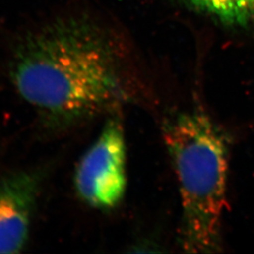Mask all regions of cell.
Returning a JSON list of instances; mask_svg holds the SVG:
<instances>
[{"instance_id": "cell-1", "label": "cell", "mask_w": 254, "mask_h": 254, "mask_svg": "<svg viewBox=\"0 0 254 254\" xmlns=\"http://www.w3.org/2000/svg\"><path fill=\"white\" fill-rule=\"evenodd\" d=\"M9 76L51 132L113 113L135 102L140 91L118 48L79 22L56 24L27 37L12 56Z\"/></svg>"}, {"instance_id": "cell-2", "label": "cell", "mask_w": 254, "mask_h": 254, "mask_svg": "<svg viewBox=\"0 0 254 254\" xmlns=\"http://www.w3.org/2000/svg\"><path fill=\"white\" fill-rule=\"evenodd\" d=\"M162 131L181 198L182 249L188 254L218 253L227 203L224 135L200 109L178 112L164 123Z\"/></svg>"}, {"instance_id": "cell-3", "label": "cell", "mask_w": 254, "mask_h": 254, "mask_svg": "<svg viewBox=\"0 0 254 254\" xmlns=\"http://www.w3.org/2000/svg\"><path fill=\"white\" fill-rule=\"evenodd\" d=\"M73 185L80 200L92 208L110 210L122 202L127 190V143L117 114L107 121L99 136L82 155Z\"/></svg>"}, {"instance_id": "cell-4", "label": "cell", "mask_w": 254, "mask_h": 254, "mask_svg": "<svg viewBox=\"0 0 254 254\" xmlns=\"http://www.w3.org/2000/svg\"><path fill=\"white\" fill-rule=\"evenodd\" d=\"M43 181L40 169L0 179V254H18L27 245Z\"/></svg>"}, {"instance_id": "cell-5", "label": "cell", "mask_w": 254, "mask_h": 254, "mask_svg": "<svg viewBox=\"0 0 254 254\" xmlns=\"http://www.w3.org/2000/svg\"><path fill=\"white\" fill-rule=\"evenodd\" d=\"M185 1L201 13L228 27H246L254 21V0Z\"/></svg>"}]
</instances>
